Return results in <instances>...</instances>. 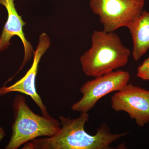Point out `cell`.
Here are the masks:
<instances>
[{
	"label": "cell",
	"instance_id": "obj_5",
	"mask_svg": "<svg viewBox=\"0 0 149 149\" xmlns=\"http://www.w3.org/2000/svg\"><path fill=\"white\" fill-rule=\"evenodd\" d=\"M130 79L129 72L121 70L95 77L80 88L83 97L72 105L71 109L73 111L88 113L99 100L109 93L121 90L128 84Z\"/></svg>",
	"mask_w": 149,
	"mask_h": 149
},
{
	"label": "cell",
	"instance_id": "obj_3",
	"mask_svg": "<svg viewBox=\"0 0 149 149\" xmlns=\"http://www.w3.org/2000/svg\"><path fill=\"white\" fill-rule=\"evenodd\" d=\"M89 119L88 113H81L77 118L61 117V128L58 133V139L63 149H111L113 143L126 134L112 133L107 125L103 124L95 134L91 135L85 130V123Z\"/></svg>",
	"mask_w": 149,
	"mask_h": 149
},
{
	"label": "cell",
	"instance_id": "obj_7",
	"mask_svg": "<svg viewBox=\"0 0 149 149\" xmlns=\"http://www.w3.org/2000/svg\"><path fill=\"white\" fill-rule=\"evenodd\" d=\"M50 45V40L47 35L45 33L41 34L37 49L33 55L34 59L30 69L24 77L14 84L8 86L4 85L0 88V96L4 95L12 92H18L29 96L40 108L42 115L46 116L50 115L42 99L37 93L35 82L40 60Z\"/></svg>",
	"mask_w": 149,
	"mask_h": 149
},
{
	"label": "cell",
	"instance_id": "obj_6",
	"mask_svg": "<svg viewBox=\"0 0 149 149\" xmlns=\"http://www.w3.org/2000/svg\"><path fill=\"white\" fill-rule=\"evenodd\" d=\"M112 109L127 113L140 127L149 122V91L128 83L111 96Z\"/></svg>",
	"mask_w": 149,
	"mask_h": 149
},
{
	"label": "cell",
	"instance_id": "obj_4",
	"mask_svg": "<svg viewBox=\"0 0 149 149\" xmlns=\"http://www.w3.org/2000/svg\"><path fill=\"white\" fill-rule=\"evenodd\" d=\"M145 0H90L93 13L99 17L105 32L126 27L143 11Z\"/></svg>",
	"mask_w": 149,
	"mask_h": 149
},
{
	"label": "cell",
	"instance_id": "obj_8",
	"mask_svg": "<svg viewBox=\"0 0 149 149\" xmlns=\"http://www.w3.org/2000/svg\"><path fill=\"white\" fill-rule=\"evenodd\" d=\"M15 0H0V4L2 5L7 11L8 18L1 35L0 36V52L6 49L10 45L11 39L13 36H18L23 44L24 48V57L23 62L19 69L14 76L12 77L13 79L32 57L34 52L30 42L26 38L24 32L23 27L26 24L22 20L21 17L19 15L15 7Z\"/></svg>",
	"mask_w": 149,
	"mask_h": 149
},
{
	"label": "cell",
	"instance_id": "obj_2",
	"mask_svg": "<svg viewBox=\"0 0 149 149\" xmlns=\"http://www.w3.org/2000/svg\"><path fill=\"white\" fill-rule=\"evenodd\" d=\"M14 120L12 134L6 149H17L37 138L51 137L61 129V124L50 116L36 114L27 103L22 95H17L13 103Z\"/></svg>",
	"mask_w": 149,
	"mask_h": 149
},
{
	"label": "cell",
	"instance_id": "obj_10",
	"mask_svg": "<svg viewBox=\"0 0 149 149\" xmlns=\"http://www.w3.org/2000/svg\"><path fill=\"white\" fill-rule=\"evenodd\" d=\"M137 76L144 81H149V57L137 68Z\"/></svg>",
	"mask_w": 149,
	"mask_h": 149
},
{
	"label": "cell",
	"instance_id": "obj_1",
	"mask_svg": "<svg viewBox=\"0 0 149 149\" xmlns=\"http://www.w3.org/2000/svg\"><path fill=\"white\" fill-rule=\"evenodd\" d=\"M92 46L80 58L83 72L90 77L101 76L128 63L131 52L114 32L95 30Z\"/></svg>",
	"mask_w": 149,
	"mask_h": 149
},
{
	"label": "cell",
	"instance_id": "obj_9",
	"mask_svg": "<svg viewBox=\"0 0 149 149\" xmlns=\"http://www.w3.org/2000/svg\"><path fill=\"white\" fill-rule=\"evenodd\" d=\"M127 28L133 41L132 56L137 61L149 49V12L143 10Z\"/></svg>",
	"mask_w": 149,
	"mask_h": 149
},
{
	"label": "cell",
	"instance_id": "obj_11",
	"mask_svg": "<svg viewBox=\"0 0 149 149\" xmlns=\"http://www.w3.org/2000/svg\"><path fill=\"white\" fill-rule=\"evenodd\" d=\"M6 136V133L3 128L0 126V142H1Z\"/></svg>",
	"mask_w": 149,
	"mask_h": 149
}]
</instances>
